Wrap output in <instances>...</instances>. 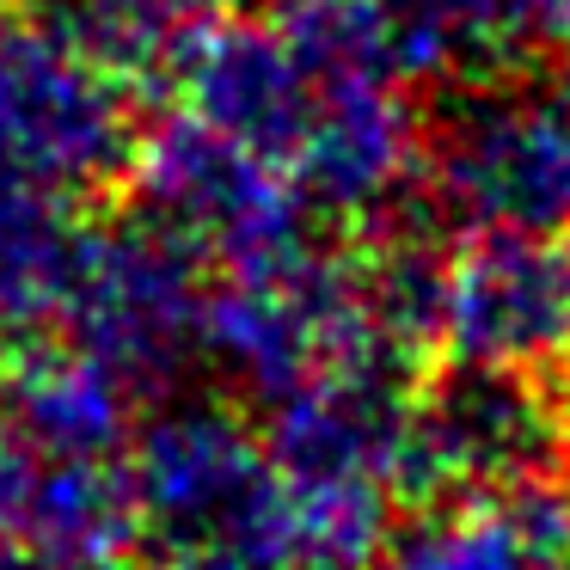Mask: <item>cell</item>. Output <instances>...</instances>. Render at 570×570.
<instances>
[{
	"label": "cell",
	"instance_id": "6da1fadb",
	"mask_svg": "<svg viewBox=\"0 0 570 570\" xmlns=\"http://www.w3.org/2000/svg\"><path fill=\"white\" fill-rule=\"evenodd\" d=\"M124 479L141 570H307L264 430L227 399L166 393L129 430Z\"/></svg>",
	"mask_w": 570,
	"mask_h": 570
},
{
	"label": "cell",
	"instance_id": "7a4b0ae2",
	"mask_svg": "<svg viewBox=\"0 0 570 570\" xmlns=\"http://www.w3.org/2000/svg\"><path fill=\"white\" fill-rule=\"evenodd\" d=\"M417 185L460 234H570V68L460 75L423 124Z\"/></svg>",
	"mask_w": 570,
	"mask_h": 570
},
{
	"label": "cell",
	"instance_id": "3957f363",
	"mask_svg": "<svg viewBox=\"0 0 570 570\" xmlns=\"http://www.w3.org/2000/svg\"><path fill=\"white\" fill-rule=\"evenodd\" d=\"M136 105L56 19H0V178L87 203L129 178Z\"/></svg>",
	"mask_w": 570,
	"mask_h": 570
},
{
	"label": "cell",
	"instance_id": "277c9868",
	"mask_svg": "<svg viewBox=\"0 0 570 570\" xmlns=\"http://www.w3.org/2000/svg\"><path fill=\"white\" fill-rule=\"evenodd\" d=\"M570 466V405L558 381L484 362H442L411 386L405 503L552 491Z\"/></svg>",
	"mask_w": 570,
	"mask_h": 570
},
{
	"label": "cell",
	"instance_id": "5b68a950",
	"mask_svg": "<svg viewBox=\"0 0 570 570\" xmlns=\"http://www.w3.org/2000/svg\"><path fill=\"white\" fill-rule=\"evenodd\" d=\"M209 258L148 215L87 227L62 337L99 356L136 399H166L203 362Z\"/></svg>",
	"mask_w": 570,
	"mask_h": 570
},
{
	"label": "cell",
	"instance_id": "8992f818",
	"mask_svg": "<svg viewBox=\"0 0 570 570\" xmlns=\"http://www.w3.org/2000/svg\"><path fill=\"white\" fill-rule=\"evenodd\" d=\"M124 185L136 190V215L190 239L209 264L283 246L320 227L283 166L209 129L185 105H173L136 136Z\"/></svg>",
	"mask_w": 570,
	"mask_h": 570
},
{
	"label": "cell",
	"instance_id": "52a82bcc",
	"mask_svg": "<svg viewBox=\"0 0 570 570\" xmlns=\"http://www.w3.org/2000/svg\"><path fill=\"white\" fill-rule=\"evenodd\" d=\"M435 344L448 362L570 374V234H466L448 246Z\"/></svg>",
	"mask_w": 570,
	"mask_h": 570
},
{
	"label": "cell",
	"instance_id": "ba28073f",
	"mask_svg": "<svg viewBox=\"0 0 570 570\" xmlns=\"http://www.w3.org/2000/svg\"><path fill=\"white\" fill-rule=\"evenodd\" d=\"M423 166V117L399 80H313L283 154L313 222H399Z\"/></svg>",
	"mask_w": 570,
	"mask_h": 570
},
{
	"label": "cell",
	"instance_id": "9c48e42d",
	"mask_svg": "<svg viewBox=\"0 0 570 570\" xmlns=\"http://www.w3.org/2000/svg\"><path fill=\"white\" fill-rule=\"evenodd\" d=\"M178 105L197 111L209 129L246 141L252 154L283 166L288 141H295L301 117H307L313 80L295 62V50L283 43V31L264 19L227 13L209 38L190 50V62L178 68Z\"/></svg>",
	"mask_w": 570,
	"mask_h": 570
},
{
	"label": "cell",
	"instance_id": "30bf717a",
	"mask_svg": "<svg viewBox=\"0 0 570 570\" xmlns=\"http://www.w3.org/2000/svg\"><path fill=\"white\" fill-rule=\"evenodd\" d=\"M129 393L75 337H38L0 356V430L50 460H117L129 448Z\"/></svg>",
	"mask_w": 570,
	"mask_h": 570
},
{
	"label": "cell",
	"instance_id": "8fae6325",
	"mask_svg": "<svg viewBox=\"0 0 570 570\" xmlns=\"http://www.w3.org/2000/svg\"><path fill=\"white\" fill-rule=\"evenodd\" d=\"M570 558V503L558 491L417 503V521L386 533L374 570H552Z\"/></svg>",
	"mask_w": 570,
	"mask_h": 570
},
{
	"label": "cell",
	"instance_id": "7c38bea8",
	"mask_svg": "<svg viewBox=\"0 0 570 570\" xmlns=\"http://www.w3.org/2000/svg\"><path fill=\"white\" fill-rule=\"evenodd\" d=\"M411 80L540 62L570 43V0H386Z\"/></svg>",
	"mask_w": 570,
	"mask_h": 570
},
{
	"label": "cell",
	"instance_id": "4fadbf2b",
	"mask_svg": "<svg viewBox=\"0 0 570 570\" xmlns=\"http://www.w3.org/2000/svg\"><path fill=\"white\" fill-rule=\"evenodd\" d=\"M80 246L87 222H75V203L0 178V356L62 332Z\"/></svg>",
	"mask_w": 570,
	"mask_h": 570
},
{
	"label": "cell",
	"instance_id": "5bb4252c",
	"mask_svg": "<svg viewBox=\"0 0 570 570\" xmlns=\"http://www.w3.org/2000/svg\"><path fill=\"white\" fill-rule=\"evenodd\" d=\"M227 13H234V0H62L56 26L136 92L173 87L190 50Z\"/></svg>",
	"mask_w": 570,
	"mask_h": 570
},
{
	"label": "cell",
	"instance_id": "9a60e30c",
	"mask_svg": "<svg viewBox=\"0 0 570 570\" xmlns=\"http://www.w3.org/2000/svg\"><path fill=\"white\" fill-rule=\"evenodd\" d=\"M31 466H38V454L0 430V540H13V533H19L26 491H31Z\"/></svg>",
	"mask_w": 570,
	"mask_h": 570
},
{
	"label": "cell",
	"instance_id": "2e32d148",
	"mask_svg": "<svg viewBox=\"0 0 570 570\" xmlns=\"http://www.w3.org/2000/svg\"><path fill=\"white\" fill-rule=\"evenodd\" d=\"M0 570H141V564H68V558H50L26 540H0Z\"/></svg>",
	"mask_w": 570,
	"mask_h": 570
},
{
	"label": "cell",
	"instance_id": "e0dca14e",
	"mask_svg": "<svg viewBox=\"0 0 570 570\" xmlns=\"http://www.w3.org/2000/svg\"><path fill=\"white\" fill-rule=\"evenodd\" d=\"M552 570H570V558H558V564H552Z\"/></svg>",
	"mask_w": 570,
	"mask_h": 570
}]
</instances>
